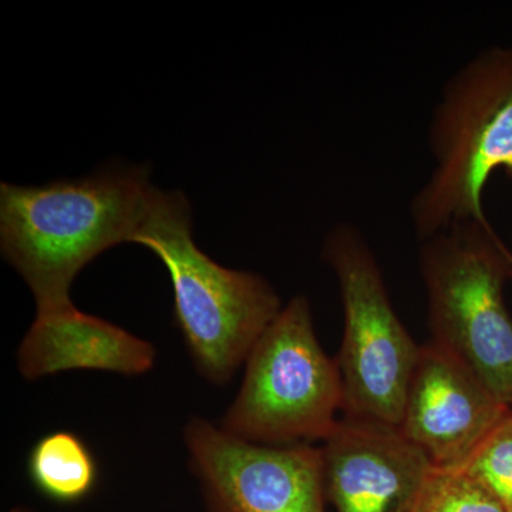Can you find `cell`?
Instances as JSON below:
<instances>
[{"mask_svg":"<svg viewBox=\"0 0 512 512\" xmlns=\"http://www.w3.org/2000/svg\"><path fill=\"white\" fill-rule=\"evenodd\" d=\"M320 457L336 512H412L436 468L399 427L350 417L323 440Z\"/></svg>","mask_w":512,"mask_h":512,"instance_id":"9c48e42d","label":"cell"},{"mask_svg":"<svg viewBox=\"0 0 512 512\" xmlns=\"http://www.w3.org/2000/svg\"><path fill=\"white\" fill-rule=\"evenodd\" d=\"M412 512H505L464 471L434 468Z\"/></svg>","mask_w":512,"mask_h":512,"instance_id":"4fadbf2b","label":"cell"},{"mask_svg":"<svg viewBox=\"0 0 512 512\" xmlns=\"http://www.w3.org/2000/svg\"><path fill=\"white\" fill-rule=\"evenodd\" d=\"M511 281H512V266H511Z\"/></svg>","mask_w":512,"mask_h":512,"instance_id":"9a60e30c","label":"cell"},{"mask_svg":"<svg viewBox=\"0 0 512 512\" xmlns=\"http://www.w3.org/2000/svg\"><path fill=\"white\" fill-rule=\"evenodd\" d=\"M464 473L512 512V410L501 419L490 436L464 466Z\"/></svg>","mask_w":512,"mask_h":512,"instance_id":"7c38bea8","label":"cell"},{"mask_svg":"<svg viewBox=\"0 0 512 512\" xmlns=\"http://www.w3.org/2000/svg\"><path fill=\"white\" fill-rule=\"evenodd\" d=\"M510 407H511V410H512V402L510 403Z\"/></svg>","mask_w":512,"mask_h":512,"instance_id":"2e32d148","label":"cell"},{"mask_svg":"<svg viewBox=\"0 0 512 512\" xmlns=\"http://www.w3.org/2000/svg\"><path fill=\"white\" fill-rule=\"evenodd\" d=\"M434 167L410 205L420 241L484 220L494 171L512 178V47H490L451 76L430 124Z\"/></svg>","mask_w":512,"mask_h":512,"instance_id":"3957f363","label":"cell"},{"mask_svg":"<svg viewBox=\"0 0 512 512\" xmlns=\"http://www.w3.org/2000/svg\"><path fill=\"white\" fill-rule=\"evenodd\" d=\"M420 272L431 343L512 402V319L504 301L512 252L487 218L458 222L421 241Z\"/></svg>","mask_w":512,"mask_h":512,"instance_id":"277c9868","label":"cell"},{"mask_svg":"<svg viewBox=\"0 0 512 512\" xmlns=\"http://www.w3.org/2000/svg\"><path fill=\"white\" fill-rule=\"evenodd\" d=\"M147 167L116 165L42 187L0 184V249L37 311L70 305L74 279L110 248L133 244L156 200Z\"/></svg>","mask_w":512,"mask_h":512,"instance_id":"6da1fadb","label":"cell"},{"mask_svg":"<svg viewBox=\"0 0 512 512\" xmlns=\"http://www.w3.org/2000/svg\"><path fill=\"white\" fill-rule=\"evenodd\" d=\"M343 409L339 365L320 346L305 296L286 303L247 360L221 429L265 446L328 439Z\"/></svg>","mask_w":512,"mask_h":512,"instance_id":"5b68a950","label":"cell"},{"mask_svg":"<svg viewBox=\"0 0 512 512\" xmlns=\"http://www.w3.org/2000/svg\"><path fill=\"white\" fill-rule=\"evenodd\" d=\"M184 440L208 512H326L320 448L251 443L201 417Z\"/></svg>","mask_w":512,"mask_h":512,"instance_id":"52a82bcc","label":"cell"},{"mask_svg":"<svg viewBox=\"0 0 512 512\" xmlns=\"http://www.w3.org/2000/svg\"><path fill=\"white\" fill-rule=\"evenodd\" d=\"M8 512H36V511H33L32 508H28V507H15V508H12V510H9Z\"/></svg>","mask_w":512,"mask_h":512,"instance_id":"5bb4252c","label":"cell"},{"mask_svg":"<svg viewBox=\"0 0 512 512\" xmlns=\"http://www.w3.org/2000/svg\"><path fill=\"white\" fill-rule=\"evenodd\" d=\"M133 244L167 268L188 352L201 376L224 386L284 308L278 293L262 276L225 268L197 247L183 192L158 190Z\"/></svg>","mask_w":512,"mask_h":512,"instance_id":"7a4b0ae2","label":"cell"},{"mask_svg":"<svg viewBox=\"0 0 512 512\" xmlns=\"http://www.w3.org/2000/svg\"><path fill=\"white\" fill-rule=\"evenodd\" d=\"M29 474L47 497L74 503L93 490L99 471L93 454L80 437L69 431H56L33 447Z\"/></svg>","mask_w":512,"mask_h":512,"instance_id":"8fae6325","label":"cell"},{"mask_svg":"<svg viewBox=\"0 0 512 512\" xmlns=\"http://www.w3.org/2000/svg\"><path fill=\"white\" fill-rule=\"evenodd\" d=\"M510 410L463 362L434 343L420 348L399 429L440 470H463Z\"/></svg>","mask_w":512,"mask_h":512,"instance_id":"ba28073f","label":"cell"},{"mask_svg":"<svg viewBox=\"0 0 512 512\" xmlns=\"http://www.w3.org/2000/svg\"><path fill=\"white\" fill-rule=\"evenodd\" d=\"M322 256L338 279L345 318L338 360L343 417L399 427L421 346L394 311L382 269L359 228L342 222L330 229Z\"/></svg>","mask_w":512,"mask_h":512,"instance_id":"8992f818","label":"cell"},{"mask_svg":"<svg viewBox=\"0 0 512 512\" xmlns=\"http://www.w3.org/2000/svg\"><path fill=\"white\" fill-rule=\"evenodd\" d=\"M156 348L126 329L74 306L37 311L18 348V369L26 380L72 370L141 376L156 365Z\"/></svg>","mask_w":512,"mask_h":512,"instance_id":"30bf717a","label":"cell"}]
</instances>
